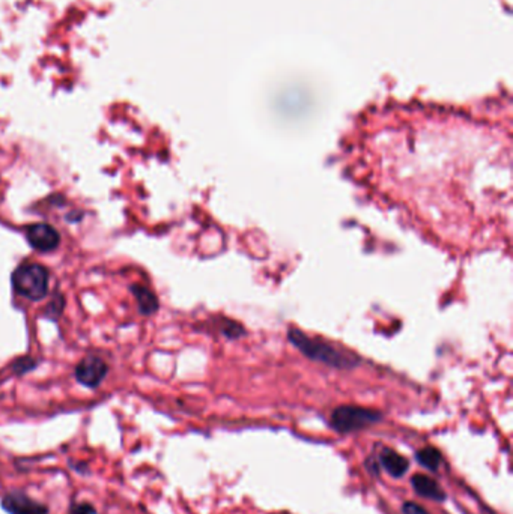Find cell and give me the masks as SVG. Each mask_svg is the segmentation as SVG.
<instances>
[{
    "instance_id": "cell-1",
    "label": "cell",
    "mask_w": 513,
    "mask_h": 514,
    "mask_svg": "<svg viewBox=\"0 0 513 514\" xmlns=\"http://www.w3.org/2000/svg\"><path fill=\"white\" fill-rule=\"evenodd\" d=\"M288 337L289 341L312 361H317L342 370L354 369V367L360 363L359 356H355L354 353L342 351L338 346H334L328 341L310 337V335L305 334L301 330L292 328L288 332Z\"/></svg>"
},
{
    "instance_id": "cell-2",
    "label": "cell",
    "mask_w": 513,
    "mask_h": 514,
    "mask_svg": "<svg viewBox=\"0 0 513 514\" xmlns=\"http://www.w3.org/2000/svg\"><path fill=\"white\" fill-rule=\"evenodd\" d=\"M13 286L30 301L43 299L48 292V271L38 264L20 265L13 274Z\"/></svg>"
},
{
    "instance_id": "cell-3",
    "label": "cell",
    "mask_w": 513,
    "mask_h": 514,
    "mask_svg": "<svg viewBox=\"0 0 513 514\" xmlns=\"http://www.w3.org/2000/svg\"><path fill=\"white\" fill-rule=\"evenodd\" d=\"M380 419L381 414L372 411V409L360 406H340L334 409L331 414V426L340 433H348L378 423Z\"/></svg>"
},
{
    "instance_id": "cell-4",
    "label": "cell",
    "mask_w": 513,
    "mask_h": 514,
    "mask_svg": "<svg viewBox=\"0 0 513 514\" xmlns=\"http://www.w3.org/2000/svg\"><path fill=\"white\" fill-rule=\"evenodd\" d=\"M109 367L100 356L88 355L76 367V379L88 388H97L107 374Z\"/></svg>"
},
{
    "instance_id": "cell-5",
    "label": "cell",
    "mask_w": 513,
    "mask_h": 514,
    "mask_svg": "<svg viewBox=\"0 0 513 514\" xmlns=\"http://www.w3.org/2000/svg\"><path fill=\"white\" fill-rule=\"evenodd\" d=\"M2 508L8 514H48V507L44 506L23 492H9L2 498Z\"/></svg>"
},
{
    "instance_id": "cell-6",
    "label": "cell",
    "mask_w": 513,
    "mask_h": 514,
    "mask_svg": "<svg viewBox=\"0 0 513 514\" xmlns=\"http://www.w3.org/2000/svg\"><path fill=\"white\" fill-rule=\"evenodd\" d=\"M26 238L30 245L38 251H43V253L55 250L60 243L58 230L53 226L46 223L29 226L26 230Z\"/></svg>"
},
{
    "instance_id": "cell-7",
    "label": "cell",
    "mask_w": 513,
    "mask_h": 514,
    "mask_svg": "<svg viewBox=\"0 0 513 514\" xmlns=\"http://www.w3.org/2000/svg\"><path fill=\"white\" fill-rule=\"evenodd\" d=\"M411 485H413L414 490L420 496H425L427 499H434V501H443L444 499L443 489L439 487L438 482L435 480H432L431 477H427L425 474H417V475L413 477Z\"/></svg>"
},
{
    "instance_id": "cell-8",
    "label": "cell",
    "mask_w": 513,
    "mask_h": 514,
    "mask_svg": "<svg viewBox=\"0 0 513 514\" xmlns=\"http://www.w3.org/2000/svg\"><path fill=\"white\" fill-rule=\"evenodd\" d=\"M381 464L390 475L399 478L408 469V460L393 449H384L381 453Z\"/></svg>"
},
{
    "instance_id": "cell-9",
    "label": "cell",
    "mask_w": 513,
    "mask_h": 514,
    "mask_svg": "<svg viewBox=\"0 0 513 514\" xmlns=\"http://www.w3.org/2000/svg\"><path fill=\"white\" fill-rule=\"evenodd\" d=\"M131 292L134 293L135 299H138L140 311L146 314V316H149V314H154L156 310H159V299H156V297L148 288L134 285L131 286Z\"/></svg>"
},
{
    "instance_id": "cell-10",
    "label": "cell",
    "mask_w": 513,
    "mask_h": 514,
    "mask_svg": "<svg viewBox=\"0 0 513 514\" xmlns=\"http://www.w3.org/2000/svg\"><path fill=\"white\" fill-rule=\"evenodd\" d=\"M417 460L420 461V465H423L425 468L435 471L439 466V464H441V453H439L437 448L426 447L418 451Z\"/></svg>"
},
{
    "instance_id": "cell-11",
    "label": "cell",
    "mask_w": 513,
    "mask_h": 514,
    "mask_svg": "<svg viewBox=\"0 0 513 514\" xmlns=\"http://www.w3.org/2000/svg\"><path fill=\"white\" fill-rule=\"evenodd\" d=\"M64 304H65V298L58 293V295H55L53 299L50 301L48 307L46 310V316L51 319H58L60 316V313L64 311Z\"/></svg>"
},
{
    "instance_id": "cell-12",
    "label": "cell",
    "mask_w": 513,
    "mask_h": 514,
    "mask_svg": "<svg viewBox=\"0 0 513 514\" xmlns=\"http://www.w3.org/2000/svg\"><path fill=\"white\" fill-rule=\"evenodd\" d=\"M35 365H36V361H35V360L29 358V356H25V358H20V360H17V361L14 363L13 369L15 370V373L23 374V373H26V372H29V370L35 369Z\"/></svg>"
},
{
    "instance_id": "cell-13",
    "label": "cell",
    "mask_w": 513,
    "mask_h": 514,
    "mask_svg": "<svg viewBox=\"0 0 513 514\" xmlns=\"http://www.w3.org/2000/svg\"><path fill=\"white\" fill-rule=\"evenodd\" d=\"M69 514H98V511L88 502H79L72 503L69 508Z\"/></svg>"
},
{
    "instance_id": "cell-14",
    "label": "cell",
    "mask_w": 513,
    "mask_h": 514,
    "mask_svg": "<svg viewBox=\"0 0 513 514\" xmlns=\"http://www.w3.org/2000/svg\"><path fill=\"white\" fill-rule=\"evenodd\" d=\"M404 514H429L422 506H418L415 502H405L402 507Z\"/></svg>"
}]
</instances>
